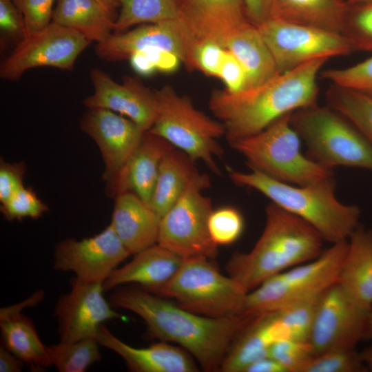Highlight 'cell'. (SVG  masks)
Here are the masks:
<instances>
[{"label":"cell","mask_w":372,"mask_h":372,"mask_svg":"<svg viewBox=\"0 0 372 372\" xmlns=\"http://www.w3.org/2000/svg\"><path fill=\"white\" fill-rule=\"evenodd\" d=\"M109 302L130 311L146 323L151 335L179 344L205 371H216L232 343L256 316L214 318L198 314L143 289L119 286Z\"/></svg>","instance_id":"1"},{"label":"cell","mask_w":372,"mask_h":372,"mask_svg":"<svg viewBox=\"0 0 372 372\" xmlns=\"http://www.w3.org/2000/svg\"><path fill=\"white\" fill-rule=\"evenodd\" d=\"M329 59H313L238 92L214 90L209 107L223 123L228 142L255 135L286 114L316 105L317 76Z\"/></svg>","instance_id":"2"},{"label":"cell","mask_w":372,"mask_h":372,"mask_svg":"<svg viewBox=\"0 0 372 372\" xmlns=\"http://www.w3.org/2000/svg\"><path fill=\"white\" fill-rule=\"evenodd\" d=\"M323 241L312 226L271 202L260 237L249 252L232 256L229 276L250 291L271 276L316 258Z\"/></svg>","instance_id":"3"},{"label":"cell","mask_w":372,"mask_h":372,"mask_svg":"<svg viewBox=\"0 0 372 372\" xmlns=\"http://www.w3.org/2000/svg\"><path fill=\"white\" fill-rule=\"evenodd\" d=\"M229 177L237 185L260 192L272 203L307 222L324 241L331 244L347 241L360 225V208L337 199L333 176L305 185L280 182L256 170L232 172Z\"/></svg>","instance_id":"4"},{"label":"cell","mask_w":372,"mask_h":372,"mask_svg":"<svg viewBox=\"0 0 372 372\" xmlns=\"http://www.w3.org/2000/svg\"><path fill=\"white\" fill-rule=\"evenodd\" d=\"M290 121L313 161L329 169L345 166L372 170V145L331 107L300 109L291 114Z\"/></svg>","instance_id":"5"},{"label":"cell","mask_w":372,"mask_h":372,"mask_svg":"<svg viewBox=\"0 0 372 372\" xmlns=\"http://www.w3.org/2000/svg\"><path fill=\"white\" fill-rule=\"evenodd\" d=\"M155 92L156 116L148 132L164 138L194 162L203 161L220 175L215 158L223 155L218 142L225 134L223 123L196 109L188 96L180 95L170 85Z\"/></svg>","instance_id":"6"},{"label":"cell","mask_w":372,"mask_h":372,"mask_svg":"<svg viewBox=\"0 0 372 372\" xmlns=\"http://www.w3.org/2000/svg\"><path fill=\"white\" fill-rule=\"evenodd\" d=\"M291 114L231 146L246 159L252 170L280 182L305 185L333 176L331 169L301 153L300 138L291 124Z\"/></svg>","instance_id":"7"},{"label":"cell","mask_w":372,"mask_h":372,"mask_svg":"<svg viewBox=\"0 0 372 372\" xmlns=\"http://www.w3.org/2000/svg\"><path fill=\"white\" fill-rule=\"evenodd\" d=\"M348 240L334 244L316 258L280 272L248 292L244 316L279 310L318 297L338 282Z\"/></svg>","instance_id":"8"},{"label":"cell","mask_w":372,"mask_h":372,"mask_svg":"<svg viewBox=\"0 0 372 372\" xmlns=\"http://www.w3.org/2000/svg\"><path fill=\"white\" fill-rule=\"evenodd\" d=\"M206 257L185 259L174 276L155 294L174 298L182 307L205 316H244L247 291L223 275Z\"/></svg>","instance_id":"9"},{"label":"cell","mask_w":372,"mask_h":372,"mask_svg":"<svg viewBox=\"0 0 372 372\" xmlns=\"http://www.w3.org/2000/svg\"><path fill=\"white\" fill-rule=\"evenodd\" d=\"M210 186L207 174L199 172L189 182L177 202L162 216L157 244L182 258L216 255L208 220L213 209L209 198L203 191Z\"/></svg>","instance_id":"10"},{"label":"cell","mask_w":372,"mask_h":372,"mask_svg":"<svg viewBox=\"0 0 372 372\" xmlns=\"http://www.w3.org/2000/svg\"><path fill=\"white\" fill-rule=\"evenodd\" d=\"M279 73L316 59L346 55L355 50L344 34L272 18L256 26Z\"/></svg>","instance_id":"11"},{"label":"cell","mask_w":372,"mask_h":372,"mask_svg":"<svg viewBox=\"0 0 372 372\" xmlns=\"http://www.w3.org/2000/svg\"><path fill=\"white\" fill-rule=\"evenodd\" d=\"M338 282L318 298L308 338L313 356L331 350L355 349L364 339L368 313Z\"/></svg>","instance_id":"12"},{"label":"cell","mask_w":372,"mask_h":372,"mask_svg":"<svg viewBox=\"0 0 372 372\" xmlns=\"http://www.w3.org/2000/svg\"><path fill=\"white\" fill-rule=\"evenodd\" d=\"M90 43L79 32L51 21L43 30L21 39L2 63L0 76L15 81L28 70L38 67L72 70Z\"/></svg>","instance_id":"13"},{"label":"cell","mask_w":372,"mask_h":372,"mask_svg":"<svg viewBox=\"0 0 372 372\" xmlns=\"http://www.w3.org/2000/svg\"><path fill=\"white\" fill-rule=\"evenodd\" d=\"M130 255L109 225L94 236L67 238L59 242L54 249L53 269L73 272L75 279L82 282L103 284Z\"/></svg>","instance_id":"14"},{"label":"cell","mask_w":372,"mask_h":372,"mask_svg":"<svg viewBox=\"0 0 372 372\" xmlns=\"http://www.w3.org/2000/svg\"><path fill=\"white\" fill-rule=\"evenodd\" d=\"M196 43L180 20L159 23H147L125 32H114L96 43L95 54L107 61L129 59L135 52L149 50L171 52L190 70H195L193 52Z\"/></svg>","instance_id":"15"},{"label":"cell","mask_w":372,"mask_h":372,"mask_svg":"<svg viewBox=\"0 0 372 372\" xmlns=\"http://www.w3.org/2000/svg\"><path fill=\"white\" fill-rule=\"evenodd\" d=\"M104 291L102 283L72 282L71 291L59 298L55 307L61 342L96 337L104 322L122 318L105 300Z\"/></svg>","instance_id":"16"},{"label":"cell","mask_w":372,"mask_h":372,"mask_svg":"<svg viewBox=\"0 0 372 372\" xmlns=\"http://www.w3.org/2000/svg\"><path fill=\"white\" fill-rule=\"evenodd\" d=\"M90 76L94 92L83 102L87 109L109 110L130 119L143 132L150 130L157 112L155 91L136 76H126L118 83L99 68H92Z\"/></svg>","instance_id":"17"},{"label":"cell","mask_w":372,"mask_h":372,"mask_svg":"<svg viewBox=\"0 0 372 372\" xmlns=\"http://www.w3.org/2000/svg\"><path fill=\"white\" fill-rule=\"evenodd\" d=\"M81 130L97 145L104 163L103 180L111 179L140 145L143 132L127 117L113 111L88 109L80 121Z\"/></svg>","instance_id":"18"},{"label":"cell","mask_w":372,"mask_h":372,"mask_svg":"<svg viewBox=\"0 0 372 372\" xmlns=\"http://www.w3.org/2000/svg\"><path fill=\"white\" fill-rule=\"evenodd\" d=\"M177 1L180 20L191 34L196 46L209 41L225 49L229 37L250 22L242 0Z\"/></svg>","instance_id":"19"},{"label":"cell","mask_w":372,"mask_h":372,"mask_svg":"<svg viewBox=\"0 0 372 372\" xmlns=\"http://www.w3.org/2000/svg\"><path fill=\"white\" fill-rule=\"evenodd\" d=\"M174 148L164 138L145 132L127 163L106 182L107 195L114 198L121 194L132 192L149 205L161 161Z\"/></svg>","instance_id":"20"},{"label":"cell","mask_w":372,"mask_h":372,"mask_svg":"<svg viewBox=\"0 0 372 372\" xmlns=\"http://www.w3.org/2000/svg\"><path fill=\"white\" fill-rule=\"evenodd\" d=\"M100 346L118 354L134 372H194V361L183 349L163 341L147 347H132L102 324L96 335Z\"/></svg>","instance_id":"21"},{"label":"cell","mask_w":372,"mask_h":372,"mask_svg":"<svg viewBox=\"0 0 372 372\" xmlns=\"http://www.w3.org/2000/svg\"><path fill=\"white\" fill-rule=\"evenodd\" d=\"M111 227L131 254L157 244L161 217L132 192L114 198Z\"/></svg>","instance_id":"22"},{"label":"cell","mask_w":372,"mask_h":372,"mask_svg":"<svg viewBox=\"0 0 372 372\" xmlns=\"http://www.w3.org/2000/svg\"><path fill=\"white\" fill-rule=\"evenodd\" d=\"M184 259L158 244L135 254L124 266L116 268L103 282L105 291L127 284H138L152 293L165 285Z\"/></svg>","instance_id":"23"},{"label":"cell","mask_w":372,"mask_h":372,"mask_svg":"<svg viewBox=\"0 0 372 372\" xmlns=\"http://www.w3.org/2000/svg\"><path fill=\"white\" fill-rule=\"evenodd\" d=\"M338 284L363 309H372V230L359 225L348 239Z\"/></svg>","instance_id":"24"},{"label":"cell","mask_w":372,"mask_h":372,"mask_svg":"<svg viewBox=\"0 0 372 372\" xmlns=\"http://www.w3.org/2000/svg\"><path fill=\"white\" fill-rule=\"evenodd\" d=\"M278 335L273 312L256 316L232 343L220 371L245 372L255 362L269 356L270 347L280 340Z\"/></svg>","instance_id":"25"},{"label":"cell","mask_w":372,"mask_h":372,"mask_svg":"<svg viewBox=\"0 0 372 372\" xmlns=\"http://www.w3.org/2000/svg\"><path fill=\"white\" fill-rule=\"evenodd\" d=\"M225 49L244 67L247 74L245 89L260 85L279 73L268 46L257 27L250 22L229 37Z\"/></svg>","instance_id":"26"},{"label":"cell","mask_w":372,"mask_h":372,"mask_svg":"<svg viewBox=\"0 0 372 372\" xmlns=\"http://www.w3.org/2000/svg\"><path fill=\"white\" fill-rule=\"evenodd\" d=\"M273 18L344 34L349 8L339 0H275Z\"/></svg>","instance_id":"27"},{"label":"cell","mask_w":372,"mask_h":372,"mask_svg":"<svg viewBox=\"0 0 372 372\" xmlns=\"http://www.w3.org/2000/svg\"><path fill=\"white\" fill-rule=\"evenodd\" d=\"M52 21L96 43L112 34L115 23L96 0H58Z\"/></svg>","instance_id":"28"},{"label":"cell","mask_w":372,"mask_h":372,"mask_svg":"<svg viewBox=\"0 0 372 372\" xmlns=\"http://www.w3.org/2000/svg\"><path fill=\"white\" fill-rule=\"evenodd\" d=\"M194 163L185 153L176 148L163 158L149 203L150 207L161 218L177 202L198 172Z\"/></svg>","instance_id":"29"},{"label":"cell","mask_w":372,"mask_h":372,"mask_svg":"<svg viewBox=\"0 0 372 372\" xmlns=\"http://www.w3.org/2000/svg\"><path fill=\"white\" fill-rule=\"evenodd\" d=\"M3 346L23 362L34 368L52 365L48 349L33 322L21 313L0 320Z\"/></svg>","instance_id":"30"},{"label":"cell","mask_w":372,"mask_h":372,"mask_svg":"<svg viewBox=\"0 0 372 372\" xmlns=\"http://www.w3.org/2000/svg\"><path fill=\"white\" fill-rule=\"evenodd\" d=\"M178 19L180 10L177 0H121L114 32H125L134 25Z\"/></svg>","instance_id":"31"},{"label":"cell","mask_w":372,"mask_h":372,"mask_svg":"<svg viewBox=\"0 0 372 372\" xmlns=\"http://www.w3.org/2000/svg\"><path fill=\"white\" fill-rule=\"evenodd\" d=\"M327 99L329 106L347 118L372 145V97L332 85Z\"/></svg>","instance_id":"32"},{"label":"cell","mask_w":372,"mask_h":372,"mask_svg":"<svg viewBox=\"0 0 372 372\" xmlns=\"http://www.w3.org/2000/svg\"><path fill=\"white\" fill-rule=\"evenodd\" d=\"M96 337L48 346L52 364L61 372H83L101 360Z\"/></svg>","instance_id":"33"},{"label":"cell","mask_w":372,"mask_h":372,"mask_svg":"<svg viewBox=\"0 0 372 372\" xmlns=\"http://www.w3.org/2000/svg\"><path fill=\"white\" fill-rule=\"evenodd\" d=\"M368 371L360 353L355 349L331 350L313 356L302 372Z\"/></svg>","instance_id":"34"},{"label":"cell","mask_w":372,"mask_h":372,"mask_svg":"<svg viewBox=\"0 0 372 372\" xmlns=\"http://www.w3.org/2000/svg\"><path fill=\"white\" fill-rule=\"evenodd\" d=\"M320 74L332 85L372 97V56L350 67L329 69Z\"/></svg>","instance_id":"35"},{"label":"cell","mask_w":372,"mask_h":372,"mask_svg":"<svg viewBox=\"0 0 372 372\" xmlns=\"http://www.w3.org/2000/svg\"><path fill=\"white\" fill-rule=\"evenodd\" d=\"M244 225L243 216L238 209L223 207L212 211L208 220V229L216 245H226L240 237Z\"/></svg>","instance_id":"36"},{"label":"cell","mask_w":372,"mask_h":372,"mask_svg":"<svg viewBox=\"0 0 372 372\" xmlns=\"http://www.w3.org/2000/svg\"><path fill=\"white\" fill-rule=\"evenodd\" d=\"M318 296L276 310L291 340L308 342Z\"/></svg>","instance_id":"37"},{"label":"cell","mask_w":372,"mask_h":372,"mask_svg":"<svg viewBox=\"0 0 372 372\" xmlns=\"http://www.w3.org/2000/svg\"><path fill=\"white\" fill-rule=\"evenodd\" d=\"M48 207L31 188L25 186L17 190L6 202L1 203V211L8 221L21 220L25 218H38L46 211Z\"/></svg>","instance_id":"38"},{"label":"cell","mask_w":372,"mask_h":372,"mask_svg":"<svg viewBox=\"0 0 372 372\" xmlns=\"http://www.w3.org/2000/svg\"><path fill=\"white\" fill-rule=\"evenodd\" d=\"M269 356L288 372H302L313 355L308 342L287 339L273 343L269 349Z\"/></svg>","instance_id":"39"},{"label":"cell","mask_w":372,"mask_h":372,"mask_svg":"<svg viewBox=\"0 0 372 372\" xmlns=\"http://www.w3.org/2000/svg\"><path fill=\"white\" fill-rule=\"evenodd\" d=\"M355 6V11L349 13L344 34L355 50H372V2Z\"/></svg>","instance_id":"40"},{"label":"cell","mask_w":372,"mask_h":372,"mask_svg":"<svg viewBox=\"0 0 372 372\" xmlns=\"http://www.w3.org/2000/svg\"><path fill=\"white\" fill-rule=\"evenodd\" d=\"M55 1L13 0L23 18L25 30L23 37L43 30L51 23Z\"/></svg>","instance_id":"41"},{"label":"cell","mask_w":372,"mask_h":372,"mask_svg":"<svg viewBox=\"0 0 372 372\" xmlns=\"http://www.w3.org/2000/svg\"><path fill=\"white\" fill-rule=\"evenodd\" d=\"M226 49L214 42L197 45L193 52L194 68L205 74L218 77Z\"/></svg>","instance_id":"42"},{"label":"cell","mask_w":372,"mask_h":372,"mask_svg":"<svg viewBox=\"0 0 372 372\" xmlns=\"http://www.w3.org/2000/svg\"><path fill=\"white\" fill-rule=\"evenodd\" d=\"M25 165L23 162L10 163L2 158L0 162V202L3 203L23 187Z\"/></svg>","instance_id":"43"},{"label":"cell","mask_w":372,"mask_h":372,"mask_svg":"<svg viewBox=\"0 0 372 372\" xmlns=\"http://www.w3.org/2000/svg\"><path fill=\"white\" fill-rule=\"evenodd\" d=\"M225 85V90L236 93L246 88L247 74L238 59L226 50L219 76Z\"/></svg>","instance_id":"44"},{"label":"cell","mask_w":372,"mask_h":372,"mask_svg":"<svg viewBox=\"0 0 372 372\" xmlns=\"http://www.w3.org/2000/svg\"><path fill=\"white\" fill-rule=\"evenodd\" d=\"M0 28L9 34L24 37L23 18L13 0H0Z\"/></svg>","instance_id":"45"},{"label":"cell","mask_w":372,"mask_h":372,"mask_svg":"<svg viewBox=\"0 0 372 372\" xmlns=\"http://www.w3.org/2000/svg\"><path fill=\"white\" fill-rule=\"evenodd\" d=\"M249 21L260 25L275 16V0H242Z\"/></svg>","instance_id":"46"},{"label":"cell","mask_w":372,"mask_h":372,"mask_svg":"<svg viewBox=\"0 0 372 372\" xmlns=\"http://www.w3.org/2000/svg\"><path fill=\"white\" fill-rule=\"evenodd\" d=\"M143 52H146L155 66L156 71L171 73L176 71L182 63L178 56L169 51L149 50Z\"/></svg>","instance_id":"47"},{"label":"cell","mask_w":372,"mask_h":372,"mask_svg":"<svg viewBox=\"0 0 372 372\" xmlns=\"http://www.w3.org/2000/svg\"><path fill=\"white\" fill-rule=\"evenodd\" d=\"M133 70L142 76H149L156 71V69L145 52H137L130 56L128 59Z\"/></svg>","instance_id":"48"},{"label":"cell","mask_w":372,"mask_h":372,"mask_svg":"<svg viewBox=\"0 0 372 372\" xmlns=\"http://www.w3.org/2000/svg\"><path fill=\"white\" fill-rule=\"evenodd\" d=\"M43 298V291H39L31 297L20 302L8 307L1 308L0 310V320L21 313L23 308L34 306L39 302Z\"/></svg>","instance_id":"49"},{"label":"cell","mask_w":372,"mask_h":372,"mask_svg":"<svg viewBox=\"0 0 372 372\" xmlns=\"http://www.w3.org/2000/svg\"><path fill=\"white\" fill-rule=\"evenodd\" d=\"M23 362L7 350L3 346L0 348V372H19Z\"/></svg>","instance_id":"50"},{"label":"cell","mask_w":372,"mask_h":372,"mask_svg":"<svg viewBox=\"0 0 372 372\" xmlns=\"http://www.w3.org/2000/svg\"><path fill=\"white\" fill-rule=\"evenodd\" d=\"M245 372H288L278 362L270 356L262 358L251 364Z\"/></svg>","instance_id":"51"},{"label":"cell","mask_w":372,"mask_h":372,"mask_svg":"<svg viewBox=\"0 0 372 372\" xmlns=\"http://www.w3.org/2000/svg\"><path fill=\"white\" fill-rule=\"evenodd\" d=\"M105 12L116 21L121 7V0H96Z\"/></svg>","instance_id":"52"},{"label":"cell","mask_w":372,"mask_h":372,"mask_svg":"<svg viewBox=\"0 0 372 372\" xmlns=\"http://www.w3.org/2000/svg\"><path fill=\"white\" fill-rule=\"evenodd\" d=\"M360 355L368 371L372 372V345L363 350Z\"/></svg>","instance_id":"53"},{"label":"cell","mask_w":372,"mask_h":372,"mask_svg":"<svg viewBox=\"0 0 372 372\" xmlns=\"http://www.w3.org/2000/svg\"><path fill=\"white\" fill-rule=\"evenodd\" d=\"M364 339L372 340V309L368 313Z\"/></svg>","instance_id":"54"},{"label":"cell","mask_w":372,"mask_h":372,"mask_svg":"<svg viewBox=\"0 0 372 372\" xmlns=\"http://www.w3.org/2000/svg\"><path fill=\"white\" fill-rule=\"evenodd\" d=\"M350 4L353 6L362 5L372 2V0H349Z\"/></svg>","instance_id":"55"}]
</instances>
